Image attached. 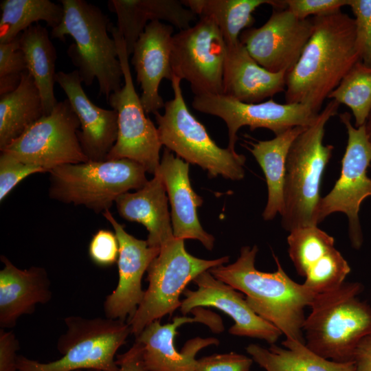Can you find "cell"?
<instances>
[{
	"instance_id": "obj_5",
	"label": "cell",
	"mask_w": 371,
	"mask_h": 371,
	"mask_svg": "<svg viewBox=\"0 0 371 371\" xmlns=\"http://www.w3.org/2000/svg\"><path fill=\"white\" fill-rule=\"evenodd\" d=\"M362 291L361 284L344 282L315 295L303 326L310 350L334 361H353L357 345L371 334V307L357 297Z\"/></svg>"
},
{
	"instance_id": "obj_16",
	"label": "cell",
	"mask_w": 371,
	"mask_h": 371,
	"mask_svg": "<svg viewBox=\"0 0 371 371\" xmlns=\"http://www.w3.org/2000/svg\"><path fill=\"white\" fill-rule=\"evenodd\" d=\"M194 317H174L172 322L161 324L160 319L147 325L135 337L136 342L142 348L144 364L149 371H195L196 355L203 348L218 345V339L214 337H196L188 340L181 351L177 350L175 337L178 327L186 323L200 322L207 324L214 332L224 330L219 316L203 308H196Z\"/></svg>"
},
{
	"instance_id": "obj_31",
	"label": "cell",
	"mask_w": 371,
	"mask_h": 371,
	"mask_svg": "<svg viewBox=\"0 0 371 371\" xmlns=\"http://www.w3.org/2000/svg\"><path fill=\"white\" fill-rule=\"evenodd\" d=\"M0 8V44L12 41L40 21L55 28L64 12L60 3L49 0H3Z\"/></svg>"
},
{
	"instance_id": "obj_8",
	"label": "cell",
	"mask_w": 371,
	"mask_h": 371,
	"mask_svg": "<svg viewBox=\"0 0 371 371\" xmlns=\"http://www.w3.org/2000/svg\"><path fill=\"white\" fill-rule=\"evenodd\" d=\"M146 172L128 159L63 165L49 172V196L103 213L121 194L144 187L148 181Z\"/></svg>"
},
{
	"instance_id": "obj_2",
	"label": "cell",
	"mask_w": 371,
	"mask_h": 371,
	"mask_svg": "<svg viewBox=\"0 0 371 371\" xmlns=\"http://www.w3.org/2000/svg\"><path fill=\"white\" fill-rule=\"evenodd\" d=\"M258 251L256 245L244 246L236 262L208 271L216 279L243 293L249 307L280 330L286 339L305 344L304 308L310 306L316 293L289 278L275 255V272L256 269Z\"/></svg>"
},
{
	"instance_id": "obj_24",
	"label": "cell",
	"mask_w": 371,
	"mask_h": 371,
	"mask_svg": "<svg viewBox=\"0 0 371 371\" xmlns=\"http://www.w3.org/2000/svg\"><path fill=\"white\" fill-rule=\"evenodd\" d=\"M168 200L165 186L156 172L144 187L121 194L115 203L121 217L147 229L149 246L161 248L174 238Z\"/></svg>"
},
{
	"instance_id": "obj_9",
	"label": "cell",
	"mask_w": 371,
	"mask_h": 371,
	"mask_svg": "<svg viewBox=\"0 0 371 371\" xmlns=\"http://www.w3.org/2000/svg\"><path fill=\"white\" fill-rule=\"evenodd\" d=\"M229 257L214 260L189 254L184 240L173 238L164 244L147 269L148 287L144 298L127 323L135 337L151 322L171 315L181 306L179 297L186 285L201 273L229 262Z\"/></svg>"
},
{
	"instance_id": "obj_40",
	"label": "cell",
	"mask_w": 371,
	"mask_h": 371,
	"mask_svg": "<svg viewBox=\"0 0 371 371\" xmlns=\"http://www.w3.org/2000/svg\"><path fill=\"white\" fill-rule=\"evenodd\" d=\"M286 8L300 19H308L309 16H322L341 10L348 5L349 0H284Z\"/></svg>"
},
{
	"instance_id": "obj_1",
	"label": "cell",
	"mask_w": 371,
	"mask_h": 371,
	"mask_svg": "<svg viewBox=\"0 0 371 371\" xmlns=\"http://www.w3.org/2000/svg\"><path fill=\"white\" fill-rule=\"evenodd\" d=\"M312 19V34L286 74L284 98L286 104H306L319 113L325 99L361 60L355 19L341 10Z\"/></svg>"
},
{
	"instance_id": "obj_37",
	"label": "cell",
	"mask_w": 371,
	"mask_h": 371,
	"mask_svg": "<svg viewBox=\"0 0 371 371\" xmlns=\"http://www.w3.org/2000/svg\"><path fill=\"white\" fill-rule=\"evenodd\" d=\"M356 23V48L359 59L371 66V0H349Z\"/></svg>"
},
{
	"instance_id": "obj_43",
	"label": "cell",
	"mask_w": 371,
	"mask_h": 371,
	"mask_svg": "<svg viewBox=\"0 0 371 371\" xmlns=\"http://www.w3.org/2000/svg\"><path fill=\"white\" fill-rule=\"evenodd\" d=\"M356 371H371V334L357 345L353 357Z\"/></svg>"
},
{
	"instance_id": "obj_39",
	"label": "cell",
	"mask_w": 371,
	"mask_h": 371,
	"mask_svg": "<svg viewBox=\"0 0 371 371\" xmlns=\"http://www.w3.org/2000/svg\"><path fill=\"white\" fill-rule=\"evenodd\" d=\"M253 359L234 352L215 354L196 361L195 371H250Z\"/></svg>"
},
{
	"instance_id": "obj_27",
	"label": "cell",
	"mask_w": 371,
	"mask_h": 371,
	"mask_svg": "<svg viewBox=\"0 0 371 371\" xmlns=\"http://www.w3.org/2000/svg\"><path fill=\"white\" fill-rule=\"evenodd\" d=\"M27 71L32 76L41 94L45 115L58 102L54 95L56 51L45 27L34 24L19 37Z\"/></svg>"
},
{
	"instance_id": "obj_4",
	"label": "cell",
	"mask_w": 371,
	"mask_h": 371,
	"mask_svg": "<svg viewBox=\"0 0 371 371\" xmlns=\"http://www.w3.org/2000/svg\"><path fill=\"white\" fill-rule=\"evenodd\" d=\"M339 104L332 100L314 122L293 141L289 150L284 183L283 228L288 232L317 226V210L322 199L320 186L325 168L334 149L324 145L325 126L337 114Z\"/></svg>"
},
{
	"instance_id": "obj_26",
	"label": "cell",
	"mask_w": 371,
	"mask_h": 371,
	"mask_svg": "<svg viewBox=\"0 0 371 371\" xmlns=\"http://www.w3.org/2000/svg\"><path fill=\"white\" fill-rule=\"evenodd\" d=\"M306 127L296 126L271 139L250 143L251 148L249 150L261 167L267 181V202L262 213L265 221L282 213L287 155L293 141Z\"/></svg>"
},
{
	"instance_id": "obj_23",
	"label": "cell",
	"mask_w": 371,
	"mask_h": 371,
	"mask_svg": "<svg viewBox=\"0 0 371 371\" xmlns=\"http://www.w3.org/2000/svg\"><path fill=\"white\" fill-rule=\"evenodd\" d=\"M286 73L260 66L239 41L227 45L223 76V95L246 103H258L285 91Z\"/></svg>"
},
{
	"instance_id": "obj_38",
	"label": "cell",
	"mask_w": 371,
	"mask_h": 371,
	"mask_svg": "<svg viewBox=\"0 0 371 371\" xmlns=\"http://www.w3.org/2000/svg\"><path fill=\"white\" fill-rule=\"evenodd\" d=\"M91 260L100 267H108L117 262L119 243L112 231L101 229L92 236L88 247Z\"/></svg>"
},
{
	"instance_id": "obj_12",
	"label": "cell",
	"mask_w": 371,
	"mask_h": 371,
	"mask_svg": "<svg viewBox=\"0 0 371 371\" xmlns=\"http://www.w3.org/2000/svg\"><path fill=\"white\" fill-rule=\"evenodd\" d=\"M348 132V142L341 160V174L333 189L322 197L317 219L319 224L335 212H343L348 218L349 237L352 246L358 249L363 243L359 211L363 201L371 196V179L367 175L371 162V142L365 124L356 128L351 124V115H339Z\"/></svg>"
},
{
	"instance_id": "obj_13",
	"label": "cell",
	"mask_w": 371,
	"mask_h": 371,
	"mask_svg": "<svg viewBox=\"0 0 371 371\" xmlns=\"http://www.w3.org/2000/svg\"><path fill=\"white\" fill-rule=\"evenodd\" d=\"M227 45L215 24L200 19L172 36L171 65L174 76L188 81L194 95L223 93Z\"/></svg>"
},
{
	"instance_id": "obj_14",
	"label": "cell",
	"mask_w": 371,
	"mask_h": 371,
	"mask_svg": "<svg viewBox=\"0 0 371 371\" xmlns=\"http://www.w3.org/2000/svg\"><path fill=\"white\" fill-rule=\"evenodd\" d=\"M192 107L201 113L217 116L226 124L227 148L236 153L235 145L240 128L251 131L265 128L278 135L296 126H308L318 113L306 104H280L272 98L258 103L243 102L223 94L194 95Z\"/></svg>"
},
{
	"instance_id": "obj_21",
	"label": "cell",
	"mask_w": 371,
	"mask_h": 371,
	"mask_svg": "<svg viewBox=\"0 0 371 371\" xmlns=\"http://www.w3.org/2000/svg\"><path fill=\"white\" fill-rule=\"evenodd\" d=\"M156 172L162 180L171 205L174 237L197 240L211 251L215 239L199 222L197 209L202 205L203 199L192 188L189 164L165 148Z\"/></svg>"
},
{
	"instance_id": "obj_36",
	"label": "cell",
	"mask_w": 371,
	"mask_h": 371,
	"mask_svg": "<svg viewBox=\"0 0 371 371\" xmlns=\"http://www.w3.org/2000/svg\"><path fill=\"white\" fill-rule=\"evenodd\" d=\"M47 171L36 165L24 162L3 151L0 155V201L27 177Z\"/></svg>"
},
{
	"instance_id": "obj_41",
	"label": "cell",
	"mask_w": 371,
	"mask_h": 371,
	"mask_svg": "<svg viewBox=\"0 0 371 371\" xmlns=\"http://www.w3.org/2000/svg\"><path fill=\"white\" fill-rule=\"evenodd\" d=\"M19 342L12 331L0 329V371H17Z\"/></svg>"
},
{
	"instance_id": "obj_18",
	"label": "cell",
	"mask_w": 371,
	"mask_h": 371,
	"mask_svg": "<svg viewBox=\"0 0 371 371\" xmlns=\"http://www.w3.org/2000/svg\"><path fill=\"white\" fill-rule=\"evenodd\" d=\"M102 214L113 227L119 243L118 282L106 297L104 314L108 318L124 320L133 315L144 298L142 277L160 248L150 247L146 240L138 239L126 232L109 210Z\"/></svg>"
},
{
	"instance_id": "obj_44",
	"label": "cell",
	"mask_w": 371,
	"mask_h": 371,
	"mask_svg": "<svg viewBox=\"0 0 371 371\" xmlns=\"http://www.w3.org/2000/svg\"><path fill=\"white\" fill-rule=\"evenodd\" d=\"M365 126H366V132L367 136L371 142V111L369 115L368 116V118L365 123Z\"/></svg>"
},
{
	"instance_id": "obj_30",
	"label": "cell",
	"mask_w": 371,
	"mask_h": 371,
	"mask_svg": "<svg viewBox=\"0 0 371 371\" xmlns=\"http://www.w3.org/2000/svg\"><path fill=\"white\" fill-rule=\"evenodd\" d=\"M181 2L199 18L212 20L227 45L238 43L241 32L251 27L255 22L253 12L259 6L267 4L274 9L286 8L284 0H182Z\"/></svg>"
},
{
	"instance_id": "obj_6",
	"label": "cell",
	"mask_w": 371,
	"mask_h": 371,
	"mask_svg": "<svg viewBox=\"0 0 371 371\" xmlns=\"http://www.w3.org/2000/svg\"><path fill=\"white\" fill-rule=\"evenodd\" d=\"M66 330L57 341L62 357L50 362H39L19 355L17 371H117V350L132 334L122 319L69 316L64 319Z\"/></svg>"
},
{
	"instance_id": "obj_20",
	"label": "cell",
	"mask_w": 371,
	"mask_h": 371,
	"mask_svg": "<svg viewBox=\"0 0 371 371\" xmlns=\"http://www.w3.org/2000/svg\"><path fill=\"white\" fill-rule=\"evenodd\" d=\"M56 82L65 93L79 120L78 137L85 155L89 161L106 160L117 137V111L101 108L89 98L76 69L57 72Z\"/></svg>"
},
{
	"instance_id": "obj_10",
	"label": "cell",
	"mask_w": 371,
	"mask_h": 371,
	"mask_svg": "<svg viewBox=\"0 0 371 371\" xmlns=\"http://www.w3.org/2000/svg\"><path fill=\"white\" fill-rule=\"evenodd\" d=\"M109 32L117 47L124 84L107 100L117 111L118 132L106 160L128 159L154 175L160 164L159 152L162 146L157 128L146 116L140 96L135 89L124 40L116 26L111 25Z\"/></svg>"
},
{
	"instance_id": "obj_34",
	"label": "cell",
	"mask_w": 371,
	"mask_h": 371,
	"mask_svg": "<svg viewBox=\"0 0 371 371\" xmlns=\"http://www.w3.org/2000/svg\"><path fill=\"white\" fill-rule=\"evenodd\" d=\"M350 272L348 262L335 247L309 269L303 284L316 294L324 293L339 288Z\"/></svg>"
},
{
	"instance_id": "obj_33",
	"label": "cell",
	"mask_w": 371,
	"mask_h": 371,
	"mask_svg": "<svg viewBox=\"0 0 371 371\" xmlns=\"http://www.w3.org/2000/svg\"><path fill=\"white\" fill-rule=\"evenodd\" d=\"M287 243L289 255L295 270L304 278L313 265L335 248L334 238L317 226L292 230L287 237Z\"/></svg>"
},
{
	"instance_id": "obj_22",
	"label": "cell",
	"mask_w": 371,
	"mask_h": 371,
	"mask_svg": "<svg viewBox=\"0 0 371 371\" xmlns=\"http://www.w3.org/2000/svg\"><path fill=\"white\" fill-rule=\"evenodd\" d=\"M0 259L3 265L0 271V326L11 328L19 317L32 314L36 305L49 302L51 282L43 267L22 269L3 255Z\"/></svg>"
},
{
	"instance_id": "obj_19",
	"label": "cell",
	"mask_w": 371,
	"mask_h": 371,
	"mask_svg": "<svg viewBox=\"0 0 371 371\" xmlns=\"http://www.w3.org/2000/svg\"><path fill=\"white\" fill-rule=\"evenodd\" d=\"M173 32L172 25L152 21L134 45L131 64L142 91L140 100L146 114L164 108L159 87L164 78L171 81L174 76L171 65Z\"/></svg>"
},
{
	"instance_id": "obj_42",
	"label": "cell",
	"mask_w": 371,
	"mask_h": 371,
	"mask_svg": "<svg viewBox=\"0 0 371 371\" xmlns=\"http://www.w3.org/2000/svg\"><path fill=\"white\" fill-rule=\"evenodd\" d=\"M116 362L119 366L117 371H149L144 362L142 346L136 341L125 353L117 355ZM76 371L101 370L88 369Z\"/></svg>"
},
{
	"instance_id": "obj_15",
	"label": "cell",
	"mask_w": 371,
	"mask_h": 371,
	"mask_svg": "<svg viewBox=\"0 0 371 371\" xmlns=\"http://www.w3.org/2000/svg\"><path fill=\"white\" fill-rule=\"evenodd\" d=\"M313 30L312 18L300 19L287 8L274 9L259 27L243 30L240 42L267 70L286 74L298 61Z\"/></svg>"
},
{
	"instance_id": "obj_32",
	"label": "cell",
	"mask_w": 371,
	"mask_h": 371,
	"mask_svg": "<svg viewBox=\"0 0 371 371\" xmlns=\"http://www.w3.org/2000/svg\"><path fill=\"white\" fill-rule=\"evenodd\" d=\"M328 98L350 109L356 128L365 124L371 111V66L357 62Z\"/></svg>"
},
{
	"instance_id": "obj_25",
	"label": "cell",
	"mask_w": 371,
	"mask_h": 371,
	"mask_svg": "<svg viewBox=\"0 0 371 371\" xmlns=\"http://www.w3.org/2000/svg\"><path fill=\"white\" fill-rule=\"evenodd\" d=\"M108 7L116 14V27L128 55L149 23L165 21L181 30L190 27L197 16L177 0H110Z\"/></svg>"
},
{
	"instance_id": "obj_28",
	"label": "cell",
	"mask_w": 371,
	"mask_h": 371,
	"mask_svg": "<svg viewBox=\"0 0 371 371\" xmlns=\"http://www.w3.org/2000/svg\"><path fill=\"white\" fill-rule=\"evenodd\" d=\"M45 115L39 90L25 71L19 86L0 95V150Z\"/></svg>"
},
{
	"instance_id": "obj_35",
	"label": "cell",
	"mask_w": 371,
	"mask_h": 371,
	"mask_svg": "<svg viewBox=\"0 0 371 371\" xmlns=\"http://www.w3.org/2000/svg\"><path fill=\"white\" fill-rule=\"evenodd\" d=\"M19 36L10 43L0 44V95L14 91L27 71L24 55L19 48Z\"/></svg>"
},
{
	"instance_id": "obj_3",
	"label": "cell",
	"mask_w": 371,
	"mask_h": 371,
	"mask_svg": "<svg viewBox=\"0 0 371 371\" xmlns=\"http://www.w3.org/2000/svg\"><path fill=\"white\" fill-rule=\"evenodd\" d=\"M63 17L52 29L51 38L65 41L71 36L74 43L67 54L86 86L97 80L100 95L106 100L122 87L123 72L118 58L117 47L108 34L110 23L102 10L84 0H60Z\"/></svg>"
},
{
	"instance_id": "obj_29",
	"label": "cell",
	"mask_w": 371,
	"mask_h": 371,
	"mask_svg": "<svg viewBox=\"0 0 371 371\" xmlns=\"http://www.w3.org/2000/svg\"><path fill=\"white\" fill-rule=\"evenodd\" d=\"M282 346L272 344L267 349L251 344L246 350L266 371H356L354 361L340 363L325 359L302 343L286 339Z\"/></svg>"
},
{
	"instance_id": "obj_17",
	"label": "cell",
	"mask_w": 371,
	"mask_h": 371,
	"mask_svg": "<svg viewBox=\"0 0 371 371\" xmlns=\"http://www.w3.org/2000/svg\"><path fill=\"white\" fill-rule=\"evenodd\" d=\"M197 289H186L180 311L186 315L193 309L211 306L229 315L234 322L229 329L231 335L260 339L275 344L282 335L275 326L258 315L248 305L243 295L232 286L214 278L209 271L193 281Z\"/></svg>"
},
{
	"instance_id": "obj_11",
	"label": "cell",
	"mask_w": 371,
	"mask_h": 371,
	"mask_svg": "<svg viewBox=\"0 0 371 371\" xmlns=\"http://www.w3.org/2000/svg\"><path fill=\"white\" fill-rule=\"evenodd\" d=\"M79 120L67 98L27 128L1 151L44 168L89 161L80 146Z\"/></svg>"
},
{
	"instance_id": "obj_7",
	"label": "cell",
	"mask_w": 371,
	"mask_h": 371,
	"mask_svg": "<svg viewBox=\"0 0 371 371\" xmlns=\"http://www.w3.org/2000/svg\"><path fill=\"white\" fill-rule=\"evenodd\" d=\"M181 80H171L174 98L165 102L164 113H154L162 146L188 164L198 165L210 177L233 181L244 178L246 157L218 146L205 126L189 111L182 94Z\"/></svg>"
}]
</instances>
